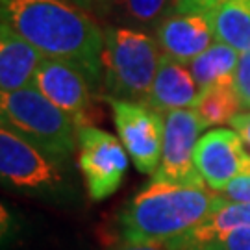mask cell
<instances>
[{
  "instance_id": "1",
  "label": "cell",
  "mask_w": 250,
  "mask_h": 250,
  "mask_svg": "<svg viewBox=\"0 0 250 250\" xmlns=\"http://www.w3.org/2000/svg\"><path fill=\"white\" fill-rule=\"evenodd\" d=\"M0 13L2 24L46 60L76 67L99 89L104 76V32L83 6L72 0H0Z\"/></svg>"
},
{
  "instance_id": "2",
  "label": "cell",
  "mask_w": 250,
  "mask_h": 250,
  "mask_svg": "<svg viewBox=\"0 0 250 250\" xmlns=\"http://www.w3.org/2000/svg\"><path fill=\"white\" fill-rule=\"evenodd\" d=\"M226 202L209 188H180L150 182L119 215L125 243H167L188 239Z\"/></svg>"
},
{
  "instance_id": "3",
  "label": "cell",
  "mask_w": 250,
  "mask_h": 250,
  "mask_svg": "<svg viewBox=\"0 0 250 250\" xmlns=\"http://www.w3.org/2000/svg\"><path fill=\"white\" fill-rule=\"evenodd\" d=\"M160 62L158 39L137 28H107L102 50L106 100L146 104Z\"/></svg>"
},
{
  "instance_id": "4",
  "label": "cell",
  "mask_w": 250,
  "mask_h": 250,
  "mask_svg": "<svg viewBox=\"0 0 250 250\" xmlns=\"http://www.w3.org/2000/svg\"><path fill=\"white\" fill-rule=\"evenodd\" d=\"M2 126L60 163L69 161L78 146V126L34 85L0 93Z\"/></svg>"
},
{
  "instance_id": "5",
  "label": "cell",
  "mask_w": 250,
  "mask_h": 250,
  "mask_svg": "<svg viewBox=\"0 0 250 250\" xmlns=\"http://www.w3.org/2000/svg\"><path fill=\"white\" fill-rule=\"evenodd\" d=\"M125 145L97 126L78 128V167L89 198L106 200L121 188L128 169Z\"/></svg>"
},
{
  "instance_id": "6",
  "label": "cell",
  "mask_w": 250,
  "mask_h": 250,
  "mask_svg": "<svg viewBox=\"0 0 250 250\" xmlns=\"http://www.w3.org/2000/svg\"><path fill=\"white\" fill-rule=\"evenodd\" d=\"M63 163L15 134L0 128V174L11 188L54 193L63 186Z\"/></svg>"
},
{
  "instance_id": "7",
  "label": "cell",
  "mask_w": 250,
  "mask_h": 250,
  "mask_svg": "<svg viewBox=\"0 0 250 250\" xmlns=\"http://www.w3.org/2000/svg\"><path fill=\"white\" fill-rule=\"evenodd\" d=\"M165 117L163 150L152 182L180 188H206L195 167V150L202 125L193 109H176Z\"/></svg>"
},
{
  "instance_id": "8",
  "label": "cell",
  "mask_w": 250,
  "mask_h": 250,
  "mask_svg": "<svg viewBox=\"0 0 250 250\" xmlns=\"http://www.w3.org/2000/svg\"><path fill=\"white\" fill-rule=\"evenodd\" d=\"M113 111L117 134L135 169L143 174H154L161 160L165 117L148 104L107 100Z\"/></svg>"
},
{
  "instance_id": "9",
  "label": "cell",
  "mask_w": 250,
  "mask_h": 250,
  "mask_svg": "<svg viewBox=\"0 0 250 250\" xmlns=\"http://www.w3.org/2000/svg\"><path fill=\"white\" fill-rule=\"evenodd\" d=\"M34 87L41 91L65 115L71 117L78 128L91 126V121L95 119L91 99L95 87L76 67L58 60H45L36 72Z\"/></svg>"
},
{
  "instance_id": "10",
  "label": "cell",
  "mask_w": 250,
  "mask_h": 250,
  "mask_svg": "<svg viewBox=\"0 0 250 250\" xmlns=\"http://www.w3.org/2000/svg\"><path fill=\"white\" fill-rule=\"evenodd\" d=\"M195 167L206 188L224 191L235 178L250 174V154L237 132L226 128L211 130L198 139Z\"/></svg>"
},
{
  "instance_id": "11",
  "label": "cell",
  "mask_w": 250,
  "mask_h": 250,
  "mask_svg": "<svg viewBox=\"0 0 250 250\" xmlns=\"http://www.w3.org/2000/svg\"><path fill=\"white\" fill-rule=\"evenodd\" d=\"M158 43L163 54L182 63H191L213 45V22L204 13L170 8L156 26Z\"/></svg>"
},
{
  "instance_id": "12",
  "label": "cell",
  "mask_w": 250,
  "mask_h": 250,
  "mask_svg": "<svg viewBox=\"0 0 250 250\" xmlns=\"http://www.w3.org/2000/svg\"><path fill=\"white\" fill-rule=\"evenodd\" d=\"M198 95L200 87L188 67L167 54H161L160 69L146 104L161 115H167L176 109L193 107Z\"/></svg>"
},
{
  "instance_id": "13",
  "label": "cell",
  "mask_w": 250,
  "mask_h": 250,
  "mask_svg": "<svg viewBox=\"0 0 250 250\" xmlns=\"http://www.w3.org/2000/svg\"><path fill=\"white\" fill-rule=\"evenodd\" d=\"M46 58L9 26L0 28V93L34 85L37 69Z\"/></svg>"
},
{
  "instance_id": "14",
  "label": "cell",
  "mask_w": 250,
  "mask_h": 250,
  "mask_svg": "<svg viewBox=\"0 0 250 250\" xmlns=\"http://www.w3.org/2000/svg\"><path fill=\"white\" fill-rule=\"evenodd\" d=\"M215 39L239 54L250 50V0H223L213 13Z\"/></svg>"
},
{
  "instance_id": "15",
  "label": "cell",
  "mask_w": 250,
  "mask_h": 250,
  "mask_svg": "<svg viewBox=\"0 0 250 250\" xmlns=\"http://www.w3.org/2000/svg\"><path fill=\"white\" fill-rule=\"evenodd\" d=\"M237 62L239 52L217 41L189 63V71L198 87L206 89L219 83H233Z\"/></svg>"
},
{
  "instance_id": "16",
  "label": "cell",
  "mask_w": 250,
  "mask_h": 250,
  "mask_svg": "<svg viewBox=\"0 0 250 250\" xmlns=\"http://www.w3.org/2000/svg\"><path fill=\"white\" fill-rule=\"evenodd\" d=\"M239 109L243 107L233 83H219L200 89V95L193 106L202 128L232 123L239 115Z\"/></svg>"
},
{
  "instance_id": "17",
  "label": "cell",
  "mask_w": 250,
  "mask_h": 250,
  "mask_svg": "<svg viewBox=\"0 0 250 250\" xmlns=\"http://www.w3.org/2000/svg\"><path fill=\"white\" fill-rule=\"evenodd\" d=\"M245 226H250V204L226 200L204 224H200L191 233L189 241L200 250L208 243L217 239L219 235L232 232L235 228H245Z\"/></svg>"
},
{
  "instance_id": "18",
  "label": "cell",
  "mask_w": 250,
  "mask_h": 250,
  "mask_svg": "<svg viewBox=\"0 0 250 250\" xmlns=\"http://www.w3.org/2000/svg\"><path fill=\"white\" fill-rule=\"evenodd\" d=\"M172 0H123L125 17L134 26H158L170 9Z\"/></svg>"
},
{
  "instance_id": "19",
  "label": "cell",
  "mask_w": 250,
  "mask_h": 250,
  "mask_svg": "<svg viewBox=\"0 0 250 250\" xmlns=\"http://www.w3.org/2000/svg\"><path fill=\"white\" fill-rule=\"evenodd\" d=\"M200 250H250V226L223 233Z\"/></svg>"
},
{
  "instance_id": "20",
  "label": "cell",
  "mask_w": 250,
  "mask_h": 250,
  "mask_svg": "<svg viewBox=\"0 0 250 250\" xmlns=\"http://www.w3.org/2000/svg\"><path fill=\"white\" fill-rule=\"evenodd\" d=\"M233 87L243 109H250V50L239 54V62L233 76Z\"/></svg>"
},
{
  "instance_id": "21",
  "label": "cell",
  "mask_w": 250,
  "mask_h": 250,
  "mask_svg": "<svg viewBox=\"0 0 250 250\" xmlns=\"http://www.w3.org/2000/svg\"><path fill=\"white\" fill-rule=\"evenodd\" d=\"M115 250H198L193 243L188 239L167 243H123Z\"/></svg>"
},
{
  "instance_id": "22",
  "label": "cell",
  "mask_w": 250,
  "mask_h": 250,
  "mask_svg": "<svg viewBox=\"0 0 250 250\" xmlns=\"http://www.w3.org/2000/svg\"><path fill=\"white\" fill-rule=\"evenodd\" d=\"M226 198H230V202H245L250 204V174H243L239 178H235L223 191Z\"/></svg>"
},
{
  "instance_id": "23",
  "label": "cell",
  "mask_w": 250,
  "mask_h": 250,
  "mask_svg": "<svg viewBox=\"0 0 250 250\" xmlns=\"http://www.w3.org/2000/svg\"><path fill=\"white\" fill-rule=\"evenodd\" d=\"M232 125H233V130L241 135L245 148L250 154V111L249 113H239L232 121Z\"/></svg>"
},
{
  "instance_id": "24",
  "label": "cell",
  "mask_w": 250,
  "mask_h": 250,
  "mask_svg": "<svg viewBox=\"0 0 250 250\" xmlns=\"http://www.w3.org/2000/svg\"><path fill=\"white\" fill-rule=\"evenodd\" d=\"M121 4H123V0H85L87 9H93V11H102V13L115 9L117 6H121Z\"/></svg>"
},
{
  "instance_id": "25",
  "label": "cell",
  "mask_w": 250,
  "mask_h": 250,
  "mask_svg": "<svg viewBox=\"0 0 250 250\" xmlns=\"http://www.w3.org/2000/svg\"><path fill=\"white\" fill-rule=\"evenodd\" d=\"M72 2H76V4H82V6H83V8L87 9V6H85V0H72Z\"/></svg>"
}]
</instances>
